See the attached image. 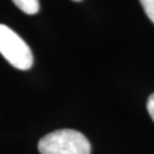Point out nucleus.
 Wrapping results in <instances>:
<instances>
[{"instance_id": "4", "label": "nucleus", "mask_w": 154, "mask_h": 154, "mask_svg": "<svg viewBox=\"0 0 154 154\" xmlns=\"http://www.w3.org/2000/svg\"><path fill=\"white\" fill-rule=\"evenodd\" d=\"M145 14L154 23V0H139Z\"/></svg>"}, {"instance_id": "6", "label": "nucleus", "mask_w": 154, "mask_h": 154, "mask_svg": "<svg viewBox=\"0 0 154 154\" xmlns=\"http://www.w3.org/2000/svg\"><path fill=\"white\" fill-rule=\"evenodd\" d=\"M73 1H81V0H73Z\"/></svg>"}, {"instance_id": "2", "label": "nucleus", "mask_w": 154, "mask_h": 154, "mask_svg": "<svg viewBox=\"0 0 154 154\" xmlns=\"http://www.w3.org/2000/svg\"><path fill=\"white\" fill-rule=\"evenodd\" d=\"M0 54L18 70H29L33 65V55L26 42L5 24H0Z\"/></svg>"}, {"instance_id": "1", "label": "nucleus", "mask_w": 154, "mask_h": 154, "mask_svg": "<svg viewBox=\"0 0 154 154\" xmlns=\"http://www.w3.org/2000/svg\"><path fill=\"white\" fill-rule=\"evenodd\" d=\"M40 154H90L91 146L81 132L61 129L49 132L39 140Z\"/></svg>"}, {"instance_id": "3", "label": "nucleus", "mask_w": 154, "mask_h": 154, "mask_svg": "<svg viewBox=\"0 0 154 154\" xmlns=\"http://www.w3.org/2000/svg\"><path fill=\"white\" fill-rule=\"evenodd\" d=\"M15 5L24 11L25 14L29 15H33L37 14L39 11L40 5H39V0H11Z\"/></svg>"}, {"instance_id": "5", "label": "nucleus", "mask_w": 154, "mask_h": 154, "mask_svg": "<svg viewBox=\"0 0 154 154\" xmlns=\"http://www.w3.org/2000/svg\"><path fill=\"white\" fill-rule=\"evenodd\" d=\"M146 107H147V112H149V116L152 118V120L154 121V94H152L149 97V99H147Z\"/></svg>"}]
</instances>
